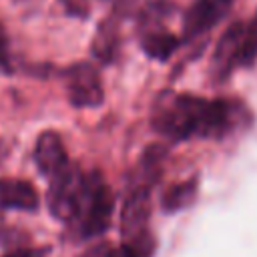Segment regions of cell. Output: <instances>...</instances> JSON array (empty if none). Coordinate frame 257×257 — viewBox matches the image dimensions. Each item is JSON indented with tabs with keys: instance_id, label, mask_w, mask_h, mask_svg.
<instances>
[{
	"instance_id": "obj_10",
	"label": "cell",
	"mask_w": 257,
	"mask_h": 257,
	"mask_svg": "<svg viewBox=\"0 0 257 257\" xmlns=\"http://www.w3.org/2000/svg\"><path fill=\"white\" fill-rule=\"evenodd\" d=\"M165 157H167V149L163 145H159V143L149 145L145 149L141 161H139V167L135 169L133 177L128 179V185L151 189L157 183V179L161 177V173H163Z\"/></svg>"
},
{
	"instance_id": "obj_11",
	"label": "cell",
	"mask_w": 257,
	"mask_h": 257,
	"mask_svg": "<svg viewBox=\"0 0 257 257\" xmlns=\"http://www.w3.org/2000/svg\"><path fill=\"white\" fill-rule=\"evenodd\" d=\"M120 48V30H118V20L116 16H108L100 20L94 38H92V54L96 60L102 64H108L116 58Z\"/></svg>"
},
{
	"instance_id": "obj_13",
	"label": "cell",
	"mask_w": 257,
	"mask_h": 257,
	"mask_svg": "<svg viewBox=\"0 0 257 257\" xmlns=\"http://www.w3.org/2000/svg\"><path fill=\"white\" fill-rule=\"evenodd\" d=\"M197 191H199L197 179H189V181H181V183L171 185L161 197L163 211L177 213V211H183V209L191 207L197 199Z\"/></svg>"
},
{
	"instance_id": "obj_7",
	"label": "cell",
	"mask_w": 257,
	"mask_h": 257,
	"mask_svg": "<svg viewBox=\"0 0 257 257\" xmlns=\"http://www.w3.org/2000/svg\"><path fill=\"white\" fill-rule=\"evenodd\" d=\"M231 4L233 0H195L183 16V38L195 40L211 30L229 14Z\"/></svg>"
},
{
	"instance_id": "obj_16",
	"label": "cell",
	"mask_w": 257,
	"mask_h": 257,
	"mask_svg": "<svg viewBox=\"0 0 257 257\" xmlns=\"http://www.w3.org/2000/svg\"><path fill=\"white\" fill-rule=\"evenodd\" d=\"M112 8H114V12L116 14H120V16H126V14H131L135 8H137V0H106Z\"/></svg>"
},
{
	"instance_id": "obj_9",
	"label": "cell",
	"mask_w": 257,
	"mask_h": 257,
	"mask_svg": "<svg viewBox=\"0 0 257 257\" xmlns=\"http://www.w3.org/2000/svg\"><path fill=\"white\" fill-rule=\"evenodd\" d=\"M38 207V193L28 181L0 179V209L34 211Z\"/></svg>"
},
{
	"instance_id": "obj_1",
	"label": "cell",
	"mask_w": 257,
	"mask_h": 257,
	"mask_svg": "<svg viewBox=\"0 0 257 257\" xmlns=\"http://www.w3.org/2000/svg\"><path fill=\"white\" fill-rule=\"evenodd\" d=\"M153 128L179 143L191 137L225 139L249 124V110L233 98H201L175 90H163L151 112Z\"/></svg>"
},
{
	"instance_id": "obj_8",
	"label": "cell",
	"mask_w": 257,
	"mask_h": 257,
	"mask_svg": "<svg viewBox=\"0 0 257 257\" xmlns=\"http://www.w3.org/2000/svg\"><path fill=\"white\" fill-rule=\"evenodd\" d=\"M34 163L38 171L46 177H54L58 171H62L68 165L66 149L58 133L44 131L42 135H38L34 145Z\"/></svg>"
},
{
	"instance_id": "obj_19",
	"label": "cell",
	"mask_w": 257,
	"mask_h": 257,
	"mask_svg": "<svg viewBox=\"0 0 257 257\" xmlns=\"http://www.w3.org/2000/svg\"><path fill=\"white\" fill-rule=\"evenodd\" d=\"M2 157H4V147H2V143H0V161H2Z\"/></svg>"
},
{
	"instance_id": "obj_2",
	"label": "cell",
	"mask_w": 257,
	"mask_h": 257,
	"mask_svg": "<svg viewBox=\"0 0 257 257\" xmlns=\"http://www.w3.org/2000/svg\"><path fill=\"white\" fill-rule=\"evenodd\" d=\"M257 60V12L247 22H233L219 38L211 72L215 80H225L237 68H247Z\"/></svg>"
},
{
	"instance_id": "obj_12",
	"label": "cell",
	"mask_w": 257,
	"mask_h": 257,
	"mask_svg": "<svg viewBox=\"0 0 257 257\" xmlns=\"http://www.w3.org/2000/svg\"><path fill=\"white\" fill-rule=\"evenodd\" d=\"M141 46H143V50H145V54L149 58L167 60L179 48V38L173 32L165 30V28L149 30V32L141 34Z\"/></svg>"
},
{
	"instance_id": "obj_18",
	"label": "cell",
	"mask_w": 257,
	"mask_h": 257,
	"mask_svg": "<svg viewBox=\"0 0 257 257\" xmlns=\"http://www.w3.org/2000/svg\"><path fill=\"white\" fill-rule=\"evenodd\" d=\"M48 253V249H16V251H10L6 253L4 257H44Z\"/></svg>"
},
{
	"instance_id": "obj_3",
	"label": "cell",
	"mask_w": 257,
	"mask_h": 257,
	"mask_svg": "<svg viewBox=\"0 0 257 257\" xmlns=\"http://www.w3.org/2000/svg\"><path fill=\"white\" fill-rule=\"evenodd\" d=\"M88 195V175H84L76 165H66L54 177L46 191V205L54 219L62 223L78 221L84 201Z\"/></svg>"
},
{
	"instance_id": "obj_5",
	"label": "cell",
	"mask_w": 257,
	"mask_h": 257,
	"mask_svg": "<svg viewBox=\"0 0 257 257\" xmlns=\"http://www.w3.org/2000/svg\"><path fill=\"white\" fill-rule=\"evenodd\" d=\"M68 102L76 108H94L102 102L104 90L96 68L88 62H76L64 72Z\"/></svg>"
},
{
	"instance_id": "obj_4",
	"label": "cell",
	"mask_w": 257,
	"mask_h": 257,
	"mask_svg": "<svg viewBox=\"0 0 257 257\" xmlns=\"http://www.w3.org/2000/svg\"><path fill=\"white\" fill-rule=\"evenodd\" d=\"M114 209V197L106 181L98 173L88 175V195L78 217V231L82 239L102 235L110 227Z\"/></svg>"
},
{
	"instance_id": "obj_15",
	"label": "cell",
	"mask_w": 257,
	"mask_h": 257,
	"mask_svg": "<svg viewBox=\"0 0 257 257\" xmlns=\"http://www.w3.org/2000/svg\"><path fill=\"white\" fill-rule=\"evenodd\" d=\"M66 14L68 16H74V18H80V20H86L90 16V4L88 0H58Z\"/></svg>"
},
{
	"instance_id": "obj_17",
	"label": "cell",
	"mask_w": 257,
	"mask_h": 257,
	"mask_svg": "<svg viewBox=\"0 0 257 257\" xmlns=\"http://www.w3.org/2000/svg\"><path fill=\"white\" fill-rule=\"evenodd\" d=\"M0 66L10 70V56H8V36L0 26Z\"/></svg>"
},
{
	"instance_id": "obj_14",
	"label": "cell",
	"mask_w": 257,
	"mask_h": 257,
	"mask_svg": "<svg viewBox=\"0 0 257 257\" xmlns=\"http://www.w3.org/2000/svg\"><path fill=\"white\" fill-rule=\"evenodd\" d=\"M175 12V4L169 0H149L141 10H139V28L141 34L149 30H159L163 28V22L171 18Z\"/></svg>"
},
{
	"instance_id": "obj_6",
	"label": "cell",
	"mask_w": 257,
	"mask_h": 257,
	"mask_svg": "<svg viewBox=\"0 0 257 257\" xmlns=\"http://www.w3.org/2000/svg\"><path fill=\"white\" fill-rule=\"evenodd\" d=\"M151 215V189L128 185L122 209H120V233L124 241H131L149 231Z\"/></svg>"
}]
</instances>
